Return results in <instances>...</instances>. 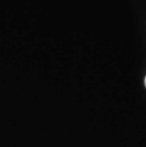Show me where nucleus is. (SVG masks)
<instances>
[{"label": "nucleus", "mask_w": 146, "mask_h": 147, "mask_svg": "<svg viewBox=\"0 0 146 147\" xmlns=\"http://www.w3.org/2000/svg\"><path fill=\"white\" fill-rule=\"evenodd\" d=\"M144 84H145V86H146V77H145V79H144Z\"/></svg>", "instance_id": "nucleus-1"}]
</instances>
